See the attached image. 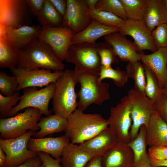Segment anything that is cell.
<instances>
[{
	"mask_svg": "<svg viewBox=\"0 0 167 167\" xmlns=\"http://www.w3.org/2000/svg\"><path fill=\"white\" fill-rule=\"evenodd\" d=\"M125 36H131L139 51L148 50L153 52L158 50L152 36V31L142 20L127 19L119 32Z\"/></svg>",
	"mask_w": 167,
	"mask_h": 167,
	"instance_id": "obj_15",
	"label": "cell"
},
{
	"mask_svg": "<svg viewBox=\"0 0 167 167\" xmlns=\"http://www.w3.org/2000/svg\"><path fill=\"white\" fill-rule=\"evenodd\" d=\"M127 95L131 104L132 125L130 131L131 141L137 136L142 125L147 127L151 117L156 110L154 103L145 93L133 88L128 91Z\"/></svg>",
	"mask_w": 167,
	"mask_h": 167,
	"instance_id": "obj_8",
	"label": "cell"
},
{
	"mask_svg": "<svg viewBox=\"0 0 167 167\" xmlns=\"http://www.w3.org/2000/svg\"><path fill=\"white\" fill-rule=\"evenodd\" d=\"M154 105L156 110L167 123V98L163 95L158 101L154 103Z\"/></svg>",
	"mask_w": 167,
	"mask_h": 167,
	"instance_id": "obj_42",
	"label": "cell"
},
{
	"mask_svg": "<svg viewBox=\"0 0 167 167\" xmlns=\"http://www.w3.org/2000/svg\"><path fill=\"white\" fill-rule=\"evenodd\" d=\"M150 161V164L153 167L164 166L167 167V161Z\"/></svg>",
	"mask_w": 167,
	"mask_h": 167,
	"instance_id": "obj_47",
	"label": "cell"
},
{
	"mask_svg": "<svg viewBox=\"0 0 167 167\" xmlns=\"http://www.w3.org/2000/svg\"><path fill=\"white\" fill-rule=\"evenodd\" d=\"M74 33L70 28L63 26L44 28H42L38 39L49 45L57 57L62 62L65 60L68 49L72 44Z\"/></svg>",
	"mask_w": 167,
	"mask_h": 167,
	"instance_id": "obj_12",
	"label": "cell"
},
{
	"mask_svg": "<svg viewBox=\"0 0 167 167\" xmlns=\"http://www.w3.org/2000/svg\"><path fill=\"white\" fill-rule=\"evenodd\" d=\"M148 153L150 161H167V144L150 146Z\"/></svg>",
	"mask_w": 167,
	"mask_h": 167,
	"instance_id": "obj_40",
	"label": "cell"
},
{
	"mask_svg": "<svg viewBox=\"0 0 167 167\" xmlns=\"http://www.w3.org/2000/svg\"><path fill=\"white\" fill-rule=\"evenodd\" d=\"M42 28L39 25H24L18 28L6 27L8 38L20 49L38 39Z\"/></svg>",
	"mask_w": 167,
	"mask_h": 167,
	"instance_id": "obj_23",
	"label": "cell"
},
{
	"mask_svg": "<svg viewBox=\"0 0 167 167\" xmlns=\"http://www.w3.org/2000/svg\"><path fill=\"white\" fill-rule=\"evenodd\" d=\"M37 167H45L44 164H42Z\"/></svg>",
	"mask_w": 167,
	"mask_h": 167,
	"instance_id": "obj_52",
	"label": "cell"
},
{
	"mask_svg": "<svg viewBox=\"0 0 167 167\" xmlns=\"http://www.w3.org/2000/svg\"><path fill=\"white\" fill-rule=\"evenodd\" d=\"M99 0H85L89 9L95 8V6Z\"/></svg>",
	"mask_w": 167,
	"mask_h": 167,
	"instance_id": "obj_49",
	"label": "cell"
},
{
	"mask_svg": "<svg viewBox=\"0 0 167 167\" xmlns=\"http://www.w3.org/2000/svg\"><path fill=\"white\" fill-rule=\"evenodd\" d=\"M18 83L14 76L8 75L6 72L0 71V94L5 96H11L17 91Z\"/></svg>",
	"mask_w": 167,
	"mask_h": 167,
	"instance_id": "obj_37",
	"label": "cell"
},
{
	"mask_svg": "<svg viewBox=\"0 0 167 167\" xmlns=\"http://www.w3.org/2000/svg\"><path fill=\"white\" fill-rule=\"evenodd\" d=\"M146 126L142 125L137 136L127 144L134 154V161L132 166L144 167L150 164L146 150Z\"/></svg>",
	"mask_w": 167,
	"mask_h": 167,
	"instance_id": "obj_27",
	"label": "cell"
},
{
	"mask_svg": "<svg viewBox=\"0 0 167 167\" xmlns=\"http://www.w3.org/2000/svg\"><path fill=\"white\" fill-rule=\"evenodd\" d=\"M21 55L17 66L29 70L40 68L51 71H63L64 64L46 43L37 39L21 49Z\"/></svg>",
	"mask_w": 167,
	"mask_h": 167,
	"instance_id": "obj_2",
	"label": "cell"
},
{
	"mask_svg": "<svg viewBox=\"0 0 167 167\" xmlns=\"http://www.w3.org/2000/svg\"><path fill=\"white\" fill-rule=\"evenodd\" d=\"M76 83L74 70L66 69L58 79L52 98V110L55 114L66 119L77 109Z\"/></svg>",
	"mask_w": 167,
	"mask_h": 167,
	"instance_id": "obj_3",
	"label": "cell"
},
{
	"mask_svg": "<svg viewBox=\"0 0 167 167\" xmlns=\"http://www.w3.org/2000/svg\"><path fill=\"white\" fill-rule=\"evenodd\" d=\"M98 46L96 42L71 44L65 60L74 64L75 73L88 72L99 75L101 64Z\"/></svg>",
	"mask_w": 167,
	"mask_h": 167,
	"instance_id": "obj_6",
	"label": "cell"
},
{
	"mask_svg": "<svg viewBox=\"0 0 167 167\" xmlns=\"http://www.w3.org/2000/svg\"><path fill=\"white\" fill-rule=\"evenodd\" d=\"M134 161L131 149L127 144L118 142L101 156L102 167H131Z\"/></svg>",
	"mask_w": 167,
	"mask_h": 167,
	"instance_id": "obj_19",
	"label": "cell"
},
{
	"mask_svg": "<svg viewBox=\"0 0 167 167\" xmlns=\"http://www.w3.org/2000/svg\"><path fill=\"white\" fill-rule=\"evenodd\" d=\"M28 8L26 0H0V25L14 28L24 25Z\"/></svg>",
	"mask_w": 167,
	"mask_h": 167,
	"instance_id": "obj_14",
	"label": "cell"
},
{
	"mask_svg": "<svg viewBox=\"0 0 167 167\" xmlns=\"http://www.w3.org/2000/svg\"><path fill=\"white\" fill-rule=\"evenodd\" d=\"M125 10L127 19L142 20L148 0H120Z\"/></svg>",
	"mask_w": 167,
	"mask_h": 167,
	"instance_id": "obj_32",
	"label": "cell"
},
{
	"mask_svg": "<svg viewBox=\"0 0 167 167\" xmlns=\"http://www.w3.org/2000/svg\"><path fill=\"white\" fill-rule=\"evenodd\" d=\"M118 142L116 134L108 126L93 137L78 146L93 157L101 156Z\"/></svg>",
	"mask_w": 167,
	"mask_h": 167,
	"instance_id": "obj_17",
	"label": "cell"
},
{
	"mask_svg": "<svg viewBox=\"0 0 167 167\" xmlns=\"http://www.w3.org/2000/svg\"><path fill=\"white\" fill-rule=\"evenodd\" d=\"M140 61L156 75L162 88L167 78V47L160 48L152 53L140 54Z\"/></svg>",
	"mask_w": 167,
	"mask_h": 167,
	"instance_id": "obj_21",
	"label": "cell"
},
{
	"mask_svg": "<svg viewBox=\"0 0 167 167\" xmlns=\"http://www.w3.org/2000/svg\"><path fill=\"white\" fill-rule=\"evenodd\" d=\"M142 21L151 31L158 25L167 23V10L165 0H148Z\"/></svg>",
	"mask_w": 167,
	"mask_h": 167,
	"instance_id": "obj_24",
	"label": "cell"
},
{
	"mask_svg": "<svg viewBox=\"0 0 167 167\" xmlns=\"http://www.w3.org/2000/svg\"><path fill=\"white\" fill-rule=\"evenodd\" d=\"M6 157L2 149L0 148V167H4Z\"/></svg>",
	"mask_w": 167,
	"mask_h": 167,
	"instance_id": "obj_48",
	"label": "cell"
},
{
	"mask_svg": "<svg viewBox=\"0 0 167 167\" xmlns=\"http://www.w3.org/2000/svg\"><path fill=\"white\" fill-rule=\"evenodd\" d=\"M104 38L122 61L128 62L140 61V54L138 53L139 50L136 45L119 32L107 35Z\"/></svg>",
	"mask_w": 167,
	"mask_h": 167,
	"instance_id": "obj_16",
	"label": "cell"
},
{
	"mask_svg": "<svg viewBox=\"0 0 167 167\" xmlns=\"http://www.w3.org/2000/svg\"><path fill=\"white\" fill-rule=\"evenodd\" d=\"M70 142V139L65 134L56 137H31L27 147L28 149L34 152H44L55 159H60L64 148Z\"/></svg>",
	"mask_w": 167,
	"mask_h": 167,
	"instance_id": "obj_18",
	"label": "cell"
},
{
	"mask_svg": "<svg viewBox=\"0 0 167 167\" xmlns=\"http://www.w3.org/2000/svg\"><path fill=\"white\" fill-rule=\"evenodd\" d=\"M165 2L166 6V8H167V0H165Z\"/></svg>",
	"mask_w": 167,
	"mask_h": 167,
	"instance_id": "obj_53",
	"label": "cell"
},
{
	"mask_svg": "<svg viewBox=\"0 0 167 167\" xmlns=\"http://www.w3.org/2000/svg\"><path fill=\"white\" fill-rule=\"evenodd\" d=\"M26 1L30 12L37 17L43 8L45 0H26Z\"/></svg>",
	"mask_w": 167,
	"mask_h": 167,
	"instance_id": "obj_43",
	"label": "cell"
},
{
	"mask_svg": "<svg viewBox=\"0 0 167 167\" xmlns=\"http://www.w3.org/2000/svg\"><path fill=\"white\" fill-rule=\"evenodd\" d=\"M55 88V83H52L45 88L38 90L36 87H30L24 90L18 104L10 111L8 117L16 115L20 110L28 107L39 109L43 114L48 116L52 110L49 109V105L52 98Z\"/></svg>",
	"mask_w": 167,
	"mask_h": 167,
	"instance_id": "obj_7",
	"label": "cell"
},
{
	"mask_svg": "<svg viewBox=\"0 0 167 167\" xmlns=\"http://www.w3.org/2000/svg\"><path fill=\"white\" fill-rule=\"evenodd\" d=\"M144 167H153L152 166V165H151V164H149L147 165H146L144 166Z\"/></svg>",
	"mask_w": 167,
	"mask_h": 167,
	"instance_id": "obj_51",
	"label": "cell"
},
{
	"mask_svg": "<svg viewBox=\"0 0 167 167\" xmlns=\"http://www.w3.org/2000/svg\"><path fill=\"white\" fill-rule=\"evenodd\" d=\"M85 167H102L101 156L93 157L88 163Z\"/></svg>",
	"mask_w": 167,
	"mask_h": 167,
	"instance_id": "obj_46",
	"label": "cell"
},
{
	"mask_svg": "<svg viewBox=\"0 0 167 167\" xmlns=\"http://www.w3.org/2000/svg\"><path fill=\"white\" fill-rule=\"evenodd\" d=\"M21 50L8 38L6 27L0 25V67L10 69L17 66Z\"/></svg>",
	"mask_w": 167,
	"mask_h": 167,
	"instance_id": "obj_20",
	"label": "cell"
},
{
	"mask_svg": "<svg viewBox=\"0 0 167 167\" xmlns=\"http://www.w3.org/2000/svg\"><path fill=\"white\" fill-rule=\"evenodd\" d=\"M67 119L52 114L41 117L38 123L39 131L33 132L32 136L36 138H44L45 136L64 131Z\"/></svg>",
	"mask_w": 167,
	"mask_h": 167,
	"instance_id": "obj_28",
	"label": "cell"
},
{
	"mask_svg": "<svg viewBox=\"0 0 167 167\" xmlns=\"http://www.w3.org/2000/svg\"><path fill=\"white\" fill-rule=\"evenodd\" d=\"M105 79H112L116 86L121 88L127 83L129 78L126 71L119 67L114 69L112 67L107 68L101 66L98 80L101 82Z\"/></svg>",
	"mask_w": 167,
	"mask_h": 167,
	"instance_id": "obj_34",
	"label": "cell"
},
{
	"mask_svg": "<svg viewBox=\"0 0 167 167\" xmlns=\"http://www.w3.org/2000/svg\"><path fill=\"white\" fill-rule=\"evenodd\" d=\"M57 11L63 17L66 12L67 3L66 0H49Z\"/></svg>",
	"mask_w": 167,
	"mask_h": 167,
	"instance_id": "obj_44",
	"label": "cell"
},
{
	"mask_svg": "<svg viewBox=\"0 0 167 167\" xmlns=\"http://www.w3.org/2000/svg\"><path fill=\"white\" fill-rule=\"evenodd\" d=\"M10 70L18 81L17 92L30 87H46L52 83H55L63 72H52L51 70L44 68L29 70L16 67Z\"/></svg>",
	"mask_w": 167,
	"mask_h": 167,
	"instance_id": "obj_11",
	"label": "cell"
},
{
	"mask_svg": "<svg viewBox=\"0 0 167 167\" xmlns=\"http://www.w3.org/2000/svg\"><path fill=\"white\" fill-rule=\"evenodd\" d=\"M97 50L101 66L107 68L111 67L112 64L118 63V58L112 47L106 42L98 43Z\"/></svg>",
	"mask_w": 167,
	"mask_h": 167,
	"instance_id": "obj_36",
	"label": "cell"
},
{
	"mask_svg": "<svg viewBox=\"0 0 167 167\" xmlns=\"http://www.w3.org/2000/svg\"><path fill=\"white\" fill-rule=\"evenodd\" d=\"M90 16L105 25L117 27L120 28L125 24L126 20L111 13L101 11L95 8L89 9Z\"/></svg>",
	"mask_w": 167,
	"mask_h": 167,
	"instance_id": "obj_33",
	"label": "cell"
},
{
	"mask_svg": "<svg viewBox=\"0 0 167 167\" xmlns=\"http://www.w3.org/2000/svg\"><path fill=\"white\" fill-rule=\"evenodd\" d=\"M42 164L41 161L37 155L16 167H37Z\"/></svg>",
	"mask_w": 167,
	"mask_h": 167,
	"instance_id": "obj_45",
	"label": "cell"
},
{
	"mask_svg": "<svg viewBox=\"0 0 167 167\" xmlns=\"http://www.w3.org/2000/svg\"><path fill=\"white\" fill-rule=\"evenodd\" d=\"M75 73L80 86L77 94L79 98L77 109L84 112L92 104L100 105L110 99V85L99 81V75L88 72Z\"/></svg>",
	"mask_w": 167,
	"mask_h": 167,
	"instance_id": "obj_4",
	"label": "cell"
},
{
	"mask_svg": "<svg viewBox=\"0 0 167 167\" xmlns=\"http://www.w3.org/2000/svg\"><path fill=\"white\" fill-rule=\"evenodd\" d=\"M166 167L161 166V167Z\"/></svg>",
	"mask_w": 167,
	"mask_h": 167,
	"instance_id": "obj_54",
	"label": "cell"
},
{
	"mask_svg": "<svg viewBox=\"0 0 167 167\" xmlns=\"http://www.w3.org/2000/svg\"><path fill=\"white\" fill-rule=\"evenodd\" d=\"M65 135L74 144L93 137L109 126L107 119L99 113H85L77 109L67 118Z\"/></svg>",
	"mask_w": 167,
	"mask_h": 167,
	"instance_id": "obj_1",
	"label": "cell"
},
{
	"mask_svg": "<svg viewBox=\"0 0 167 167\" xmlns=\"http://www.w3.org/2000/svg\"><path fill=\"white\" fill-rule=\"evenodd\" d=\"M42 113L32 107L25 109L24 112L7 118L0 119V138L10 139L19 137L29 131H39L38 123Z\"/></svg>",
	"mask_w": 167,
	"mask_h": 167,
	"instance_id": "obj_5",
	"label": "cell"
},
{
	"mask_svg": "<svg viewBox=\"0 0 167 167\" xmlns=\"http://www.w3.org/2000/svg\"><path fill=\"white\" fill-rule=\"evenodd\" d=\"M67 9L63 17L62 26L69 28L76 33L84 29L92 19L85 0H66Z\"/></svg>",
	"mask_w": 167,
	"mask_h": 167,
	"instance_id": "obj_13",
	"label": "cell"
},
{
	"mask_svg": "<svg viewBox=\"0 0 167 167\" xmlns=\"http://www.w3.org/2000/svg\"><path fill=\"white\" fill-rule=\"evenodd\" d=\"M95 8L113 13L123 19H127L123 5L120 0H99Z\"/></svg>",
	"mask_w": 167,
	"mask_h": 167,
	"instance_id": "obj_35",
	"label": "cell"
},
{
	"mask_svg": "<svg viewBox=\"0 0 167 167\" xmlns=\"http://www.w3.org/2000/svg\"><path fill=\"white\" fill-rule=\"evenodd\" d=\"M131 167H134V166H131Z\"/></svg>",
	"mask_w": 167,
	"mask_h": 167,
	"instance_id": "obj_55",
	"label": "cell"
},
{
	"mask_svg": "<svg viewBox=\"0 0 167 167\" xmlns=\"http://www.w3.org/2000/svg\"><path fill=\"white\" fill-rule=\"evenodd\" d=\"M131 103L128 96H125L115 106L110 108L109 116L107 119L109 126L117 135L118 142L126 144L131 141Z\"/></svg>",
	"mask_w": 167,
	"mask_h": 167,
	"instance_id": "obj_9",
	"label": "cell"
},
{
	"mask_svg": "<svg viewBox=\"0 0 167 167\" xmlns=\"http://www.w3.org/2000/svg\"><path fill=\"white\" fill-rule=\"evenodd\" d=\"M37 18L42 28H56L62 26V16L49 0H45L43 8Z\"/></svg>",
	"mask_w": 167,
	"mask_h": 167,
	"instance_id": "obj_29",
	"label": "cell"
},
{
	"mask_svg": "<svg viewBox=\"0 0 167 167\" xmlns=\"http://www.w3.org/2000/svg\"><path fill=\"white\" fill-rule=\"evenodd\" d=\"M126 71L129 78L134 81V88L139 92L145 93L146 84L144 68L139 61L128 62L126 67Z\"/></svg>",
	"mask_w": 167,
	"mask_h": 167,
	"instance_id": "obj_31",
	"label": "cell"
},
{
	"mask_svg": "<svg viewBox=\"0 0 167 167\" xmlns=\"http://www.w3.org/2000/svg\"><path fill=\"white\" fill-rule=\"evenodd\" d=\"M36 153L45 167H62L60 159L53 158L49 154L44 152H39Z\"/></svg>",
	"mask_w": 167,
	"mask_h": 167,
	"instance_id": "obj_41",
	"label": "cell"
},
{
	"mask_svg": "<svg viewBox=\"0 0 167 167\" xmlns=\"http://www.w3.org/2000/svg\"><path fill=\"white\" fill-rule=\"evenodd\" d=\"M152 36L158 49L167 47V23L156 27L152 31Z\"/></svg>",
	"mask_w": 167,
	"mask_h": 167,
	"instance_id": "obj_39",
	"label": "cell"
},
{
	"mask_svg": "<svg viewBox=\"0 0 167 167\" xmlns=\"http://www.w3.org/2000/svg\"><path fill=\"white\" fill-rule=\"evenodd\" d=\"M146 128L147 145L167 144V123L156 110Z\"/></svg>",
	"mask_w": 167,
	"mask_h": 167,
	"instance_id": "obj_25",
	"label": "cell"
},
{
	"mask_svg": "<svg viewBox=\"0 0 167 167\" xmlns=\"http://www.w3.org/2000/svg\"><path fill=\"white\" fill-rule=\"evenodd\" d=\"M93 157L70 142L64 148L60 161L62 167H85Z\"/></svg>",
	"mask_w": 167,
	"mask_h": 167,
	"instance_id": "obj_26",
	"label": "cell"
},
{
	"mask_svg": "<svg viewBox=\"0 0 167 167\" xmlns=\"http://www.w3.org/2000/svg\"><path fill=\"white\" fill-rule=\"evenodd\" d=\"M163 95L167 98V78L165 84L162 88Z\"/></svg>",
	"mask_w": 167,
	"mask_h": 167,
	"instance_id": "obj_50",
	"label": "cell"
},
{
	"mask_svg": "<svg viewBox=\"0 0 167 167\" xmlns=\"http://www.w3.org/2000/svg\"><path fill=\"white\" fill-rule=\"evenodd\" d=\"M143 64L146 80L145 93L149 99L155 103L163 96L162 88L155 73L146 65Z\"/></svg>",
	"mask_w": 167,
	"mask_h": 167,
	"instance_id": "obj_30",
	"label": "cell"
},
{
	"mask_svg": "<svg viewBox=\"0 0 167 167\" xmlns=\"http://www.w3.org/2000/svg\"><path fill=\"white\" fill-rule=\"evenodd\" d=\"M20 96L18 91L11 96H5L0 93V118H5L8 117L11 109L17 105Z\"/></svg>",
	"mask_w": 167,
	"mask_h": 167,
	"instance_id": "obj_38",
	"label": "cell"
},
{
	"mask_svg": "<svg viewBox=\"0 0 167 167\" xmlns=\"http://www.w3.org/2000/svg\"><path fill=\"white\" fill-rule=\"evenodd\" d=\"M120 30L119 28L105 25L92 19L84 29L79 32L74 33L72 39L71 43H95L100 38L112 33L119 32Z\"/></svg>",
	"mask_w": 167,
	"mask_h": 167,
	"instance_id": "obj_22",
	"label": "cell"
},
{
	"mask_svg": "<svg viewBox=\"0 0 167 167\" xmlns=\"http://www.w3.org/2000/svg\"><path fill=\"white\" fill-rule=\"evenodd\" d=\"M33 132L29 131L16 138L0 139V148L6 157L4 167H16L37 155V153L28 149V144Z\"/></svg>",
	"mask_w": 167,
	"mask_h": 167,
	"instance_id": "obj_10",
	"label": "cell"
}]
</instances>
